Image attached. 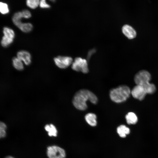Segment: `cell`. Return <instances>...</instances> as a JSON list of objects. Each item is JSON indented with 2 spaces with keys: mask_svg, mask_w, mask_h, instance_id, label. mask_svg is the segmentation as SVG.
<instances>
[{
  "mask_svg": "<svg viewBox=\"0 0 158 158\" xmlns=\"http://www.w3.org/2000/svg\"><path fill=\"white\" fill-rule=\"evenodd\" d=\"M96 50L95 49H93L90 50L88 52V55L87 56V59H90V57L95 52Z\"/></svg>",
  "mask_w": 158,
  "mask_h": 158,
  "instance_id": "obj_24",
  "label": "cell"
},
{
  "mask_svg": "<svg viewBox=\"0 0 158 158\" xmlns=\"http://www.w3.org/2000/svg\"><path fill=\"white\" fill-rule=\"evenodd\" d=\"M131 94L134 98L142 100L147 93L142 86L136 85L131 91Z\"/></svg>",
  "mask_w": 158,
  "mask_h": 158,
  "instance_id": "obj_8",
  "label": "cell"
},
{
  "mask_svg": "<svg viewBox=\"0 0 158 158\" xmlns=\"http://www.w3.org/2000/svg\"><path fill=\"white\" fill-rule=\"evenodd\" d=\"M3 32L4 36L1 41V44L3 47H7L13 42L15 33L13 29L7 27L4 28Z\"/></svg>",
  "mask_w": 158,
  "mask_h": 158,
  "instance_id": "obj_3",
  "label": "cell"
},
{
  "mask_svg": "<svg viewBox=\"0 0 158 158\" xmlns=\"http://www.w3.org/2000/svg\"><path fill=\"white\" fill-rule=\"evenodd\" d=\"M44 128L45 130L48 132V135L49 136H57V131L56 127L53 124L46 125L45 126Z\"/></svg>",
  "mask_w": 158,
  "mask_h": 158,
  "instance_id": "obj_14",
  "label": "cell"
},
{
  "mask_svg": "<svg viewBox=\"0 0 158 158\" xmlns=\"http://www.w3.org/2000/svg\"><path fill=\"white\" fill-rule=\"evenodd\" d=\"M17 57L26 65H29L31 62V56L30 53L25 50H21L17 54Z\"/></svg>",
  "mask_w": 158,
  "mask_h": 158,
  "instance_id": "obj_9",
  "label": "cell"
},
{
  "mask_svg": "<svg viewBox=\"0 0 158 158\" xmlns=\"http://www.w3.org/2000/svg\"><path fill=\"white\" fill-rule=\"evenodd\" d=\"M85 119L87 123L90 126H95L97 125V116L95 114L88 113L85 115Z\"/></svg>",
  "mask_w": 158,
  "mask_h": 158,
  "instance_id": "obj_11",
  "label": "cell"
},
{
  "mask_svg": "<svg viewBox=\"0 0 158 158\" xmlns=\"http://www.w3.org/2000/svg\"><path fill=\"white\" fill-rule=\"evenodd\" d=\"M147 94H152L156 91V88L155 85L153 84L149 83L142 86Z\"/></svg>",
  "mask_w": 158,
  "mask_h": 158,
  "instance_id": "obj_18",
  "label": "cell"
},
{
  "mask_svg": "<svg viewBox=\"0 0 158 158\" xmlns=\"http://www.w3.org/2000/svg\"><path fill=\"white\" fill-rule=\"evenodd\" d=\"M12 61L13 66L15 69L18 71H22L24 69L23 62L18 57H13Z\"/></svg>",
  "mask_w": 158,
  "mask_h": 158,
  "instance_id": "obj_15",
  "label": "cell"
},
{
  "mask_svg": "<svg viewBox=\"0 0 158 158\" xmlns=\"http://www.w3.org/2000/svg\"><path fill=\"white\" fill-rule=\"evenodd\" d=\"M8 5L5 3L0 2V13L3 14H6L9 12Z\"/></svg>",
  "mask_w": 158,
  "mask_h": 158,
  "instance_id": "obj_20",
  "label": "cell"
},
{
  "mask_svg": "<svg viewBox=\"0 0 158 158\" xmlns=\"http://www.w3.org/2000/svg\"><path fill=\"white\" fill-rule=\"evenodd\" d=\"M39 6L42 8H48L50 7V5L47 2L46 0H40Z\"/></svg>",
  "mask_w": 158,
  "mask_h": 158,
  "instance_id": "obj_22",
  "label": "cell"
},
{
  "mask_svg": "<svg viewBox=\"0 0 158 158\" xmlns=\"http://www.w3.org/2000/svg\"><path fill=\"white\" fill-rule=\"evenodd\" d=\"M131 94V90L127 86L122 85L111 89L109 96L113 102L120 103L126 101Z\"/></svg>",
  "mask_w": 158,
  "mask_h": 158,
  "instance_id": "obj_2",
  "label": "cell"
},
{
  "mask_svg": "<svg viewBox=\"0 0 158 158\" xmlns=\"http://www.w3.org/2000/svg\"><path fill=\"white\" fill-rule=\"evenodd\" d=\"M40 0H26V4L29 8L34 9L39 5Z\"/></svg>",
  "mask_w": 158,
  "mask_h": 158,
  "instance_id": "obj_19",
  "label": "cell"
},
{
  "mask_svg": "<svg viewBox=\"0 0 158 158\" xmlns=\"http://www.w3.org/2000/svg\"><path fill=\"white\" fill-rule=\"evenodd\" d=\"M23 18L21 12L16 13L13 15L12 20L14 24L17 27L22 23V19Z\"/></svg>",
  "mask_w": 158,
  "mask_h": 158,
  "instance_id": "obj_17",
  "label": "cell"
},
{
  "mask_svg": "<svg viewBox=\"0 0 158 158\" xmlns=\"http://www.w3.org/2000/svg\"><path fill=\"white\" fill-rule=\"evenodd\" d=\"M88 100L94 104L97 103V98L91 91L86 89H82L75 94L72 100L74 106L77 109L84 110L87 108L86 102Z\"/></svg>",
  "mask_w": 158,
  "mask_h": 158,
  "instance_id": "obj_1",
  "label": "cell"
},
{
  "mask_svg": "<svg viewBox=\"0 0 158 158\" xmlns=\"http://www.w3.org/2000/svg\"><path fill=\"white\" fill-rule=\"evenodd\" d=\"M125 118L127 123L128 124H135L138 121V118L136 115L132 112L128 113L126 116Z\"/></svg>",
  "mask_w": 158,
  "mask_h": 158,
  "instance_id": "obj_13",
  "label": "cell"
},
{
  "mask_svg": "<svg viewBox=\"0 0 158 158\" xmlns=\"http://www.w3.org/2000/svg\"><path fill=\"white\" fill-rule=\"evenodd\" d=\"M151 76L150 73L146 70H142L135 75L134 81L136 85L143 86L149 83Z\"/></svg>",
  "mask_w": 158,
  "mask_h": 158,
  "instance_id": "obj_6",
  "label": "cell"
},
{
  "mask_svg": "<svg viewBox=\"0 0 158 158\" xmlns=\"http://www.w3.org/2000/svg\"><path fill=\"white\" fill-rule=\"evenodd\" d=\"M73 61L71 57L68 56H59L54 59L56 66L61 69H65L68 67L72 64Z\"/></svg>",
  "mask_w": 158,
  "mask_h": 158,
  "instance_id": "obj_7",
  "label": "cell"
},
{
  "mask_svg": "<svg viewBox=\"0 0 158 158\" xmlns=\"http://www.w3.org/2000/svg\"><path fill=\"white\" fill-rule=\"evenodd\" d=\"M7 126L3 122L0 121V138L4 137L6 134Z\"/></svg>",
  "mask_w": 158,
  "mask_h": 158,
  "instance_id": "obj_21",
  "label": "cell"
},
{
  "mask_svg": "<svg viewBox=\"0 0 158 158\" xmlns=\"http://www.w3.org/2000/svg\"><path fill=\"white\" fill-rule=\"evenodd\" d=\"M49 0L52 2H54L55 1V0Z\"/></svg>",
  "mask_w": 158,
  "mask_h": 158,
  "instance_id": "obj_26",
  "label": "cell"
},
{
  "mask_svg": "<svg viewBox=\"0 0 158 158\" xmlns=\"http://www.w3.org/2000/svg\"><path fill=\"white\" fill-rule=\"evenodd\" d=\"M117 131L120 137L125 138L127 135L130 133V129L126 126L122 125L117 127Z\"/></svg>",
  "mask_w": 158,
  "mask_h": 158,
  "instance_id": "obj_12",
  "label": "cell"
},
{
  "mask_svg": "<svg viewBox=\"0 0 158 158\" xmlns=\"http://www.w3.org/2000/svg\"><path fill=\"white\" fill-rule=\"evenodd\" d=\"M21 12L23 18L28 19L31 17V13L28 10L26 9L24 10Z\"/></svg>",
  "mask_w": 158,
  "mask_h": 158,
  "instance_id": "obj_23",
  "label": "cell"
},
{
  "mask_svg": "<svg viewBox=\"0 0 158 158\" xmlns=\"http://www.w3.org/2000/svg\"><path fill=\"white\" fill-rule=\"evenodd\" d=\"M72 69L76 71H80L84 73L89 71L87 61L81 57H77L72 64Z\"/></svg>",
  "mask_w": 158,
  "mask_h": 158,
  "instance_id": "obj_4",
  "label": "cell"
},
{
  "mask_svg": "<svg viewBox=\"0 0 158 158\" xmlns=\"http://www.w3.org/2000/svg\"><path fill=\"white\" fill-rule=\"evenodd\" d=\"M18 28L22 32L25 33H28L32 31L33 27L31 23L22 22Z\"/></svg>",
  "mask_w": 158,
  "mask_h": 158,
  "instance_id": "obj_16",
  "label": "cell"
},
{
  "mask_svg": "<svg viewBox=\"0 0 158 158\" xmlns=\"http://www.w3.org/2000/svg\"><path fill=\"white\" fill-rule=\"evenodd\" d=\"M122 32L124 35L129 39H133L136 35V31L131 26L128 25H124L122 29Z\"/></svg>",
  "mask_w": 158,
  "mask_h": 158,
  "instance_id": "obj_10",
  "label": "cell"
},
{
  "mask_svg": "<svg viewBox=\"0 0 158 158\" xmlns=\"http://www.w3.org/2000/svg\"><path fill=\"white\" fill-rule=\"evenodd\" d=\"M47 154L49 158H65L66 156L65 150L56 145L48 147Z\"/></svg>",
  "mask_w": 158,
  "mask_h": 158,
  "instance_id": "obj_5",
  "label": "cell"
},
{
  "mask_svg": "<svg viewBox=\"0 0 158 158\" xmlns=\"http://www.w3.org/2000/svg\"><path fill=\"white\" fill-rule=\"evenodd\" d=\"M4 158H14L12 156H7L5 157Z\"/></svg>",
  "mask_w": 158,
  "mask_h": 158,
  "instance_id": "obj_25",
  "label": "cell"
}]
</instances>
